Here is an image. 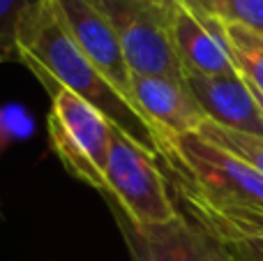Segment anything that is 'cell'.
Returning a JSON list of instances; mask_svg holds the SVG:
<instances>
[{
    "instance_id": "1",
    "label": "cell",
    "mask_w": 263,
    "mask_h": 261,
    "mask_svg": "<svg viewBox=\"0 0 263 261\" xmlns=\"http://www.w3.org/2000/svg\"><path fill=\"white\" fill-rule=\"evenodd\" d=\"M16 63L35 74L49 97L69 90L95 106L120 134L153 157H162L159 132L139 109L77 49L58 23L49 0L28 12L16 35Z\"/></svg>"
},
{
    "instance_id": "2",
    "label": "cell",
    "mask_w": 263,
    "mask_h": 261,
    "mask_svg": "<svg viewBox=\"0 0 263 261\" xmlns=\"http://www.w3.org/2000/svg\"><path fill=\"white\" fill-rule=\"evenodd\" d=\"M178 194L222 213L263 215V174L192 132L162 139V157Z\"/></svg>"
},
{
    "instance_id": "3",
    "label": "cell",
    "mask_w": 263,
    "mask_h": 261,
    "mask_svg": "<svg viewBox=\"0 0 263 261\" xmlns=\"http://www.w3.org/2000/svg\"><path fill=\"white\" fill-rule=\"evenodd\" d=\"M46 127L51 148L67 174L100 194L104 192L114 125L86 100L69 90H60L51 97Z\"/></svg>"
},
{
    "instance_id": "4",
    "label": "cell",
    "mask_w": 263,
    "mask_h": 261,
    "mask_svg": "<svg viewBox=\"0 0 263 261\" xmlns=\"http://www.w3.org/2000/svg\"><path fill=\"white\" fill-rule=\"evenodd\" d=\"M102 194L106 203L116 206L136 225H164L180 213L168 194V180L159 160L118 129L111 139Z\"/></svg>"
},
{
    "instance_id": "5",
    "label": "cell",
    "mask_w": 263,
    "mask_h": 261,
    "mask_svg": "<svg viewBox=\"0 0 263 261\" xmlns=\"http://www.w3.org/2000/svg\"><path fill=\"white\" fill-rule=\"evenodd\" d=\"M116 30L132 74L185 79L168 30V7L145 0H90Z\"/></svg>"
},
{
    "instance_id": "6",
    "label": "cell",
    "mask_w": 263,
    "mask_h": 261,
    "mask_svg": "<svg viewBox=\"0 0 263 261\" xmlns=\"http://www.w3.org/2000/svg\"><path fill=\"white\" fill-rule=\"evenodd\" d=\"M49 5L77 49L132 102V69L116 30L100 9L90 0H49Z\"/></svg>"
},
{
    "instance_id": "7",
    "label": "cell",
    "mask_w": 263,
    "mask_h": 261,
    "mask_svg": "<svg viewBox=\"0 0 263 261\" xmlns=\"http://www.w3.org/2000/svg\"><path fill=\"white\" fill-rule=\"evenodd\" d=\"M168 30H171L173 49L185 74H203V77L240 74L233 63L227 26L222 18L199 16L171 3Z\"/></svg>"
},
{
    "instance_id": "8",
    "label": "cell",
    "mask_w": 263,
    "mask_h": 261,
    "mask_svg": "<svg viewBox=\"0 0 263 261\" xmlns=\"http://www.w3.org/2000/svg\"><path fill=\"white\" fill-rule=\"evenodd\" d=\"M109 211L132 261H208L210 236L182 211L164 225H136L111 203Z\"/></svg>"
},
{
    "instance_id": "9",
    "label": "cell",
    "mask_w": 263,
    "mask_h": 261,
    "mask_svg": "<svg viewBox=\"0 0 263 261\" xmlns=\"http://www.w3.org/2000/svg\"><path fill=\"white\" fill-rule=\"evenodd\" d=\"M132 102L159 132V143L166 137L196 132L208 120L185 79L132 74Z\"/></svg>"
},
{
    "instance_id": "10",
    "label": "cell",
    "mask_w": 263,
    "mask_h": 261,
    "mask_svg": "<svg viewBox=\"0 0 263 261\" xmlns=\"http://www.w3.org/2000/svg\"><path fill=\"white\" fill-rule=\"evenodd\" d=\"M185 83L210 123L263 137V111L250 83L240 74H224V77L185 74Z\"/></svg>"
},
{
    "instance_id": "11",
    "label": "cell",
    "mask_w": 263,
    "mask_h": 261,
    "mask_svg": "<svg viewBox=\"0 0 263 261\" xmlns=\"http://www.w3.org/2000/svg\"><path fill=\"white\" fill-rule=\"evenodd\" d=\"M178 199L182 203L178 208L205 234L213 236L233 261H263V227L252 225L242 217L219 213L182 194H178Z\"/></svg>"
},
{
    "instance_id": "12",
    "label": "cell",
    "mask_w": 263,
    "mask_h": 261,
    "mask_svg": "<svg viewBox=\"0 0 263 261\" xmlns=\"http://www.w3.org/2000/svg\"><path fill=\"white\" fill-rule=\"evenodd\" d=\"M227 26V37L231 44V55L240 77L263 95V37L245 30L240 26Z\"/></svg>"
},
{
    "instance_id": "13",
    "label": "cell",
    "mask_w": 263,
    "mask_h": 261,
    "mask_svg": "<svg viewBox=\"0 0 263 261\" xmlns=\"http://www.w3.org/2000/svg\"><path fill=\"white\" fill-rule=\"evenodd\" d=\"M196 134H201V137H205L208 141L217 143L224 151L233 153V155L240 157L242 162L254 166L259 174H263V137L219 127V125L210 123V120H205V123L196 129Z\"/></svg>"
},
{
    "instance_id": "14",
    "label": "cell",
    "mask_w": 263,
    "mask_h": 261,
    "mask_svg": "<svg viewBox=\"0 0 263 261\" xmlns=\"http://www.w3.org/2000/svg\"><path fill=\"white\" fill-rule=\"evenodd\" d=\"M42 0H0V65L16 63V35L23 18Z\"/></svg>"
},
{
    "instance_id": "15",
    "label": "cell",
    "mask_w": 263,
    "mask_h": 261,
    "mask_svg": "<svg viewBox=\"0 0 263 261\" xmlns=\"http://www.w3.org/2000/svg\"><path fill=\"white\" fill-rule=\"evenodd\" d=\"M217 14L224 23L263 37V0H217Z\"/></svg>"
},
{
    "instance_id": "16",
    "label": "cell",
    "mask_w": 263,
    "mask_h": 261,
    "mask_svg": "<svg viewBox=\"0 0 263 261\" xmlns=\"http://www.w3.org/2000/svg\"><path fill=\"white\" fill-rule=\"evenodd\" d=\"M173 5H180V7L190 9L192 14H199V16H217V0H168Z\"/></svg>"
},
{
    "instance_id": "17",
    "label": "cell",
    "mask_w": 263,
    "mask_h": 261,
    "mask_svg": "<svg viewBox=\"0 0 263 261\" xmlns=\"http://www.w3.org/2000/svg\"><path fill=\"white\" fill-rule=\"evenodd\" d=\"M210 236V234H208ZM208 261H233L229 257V252L222 248V245L217 243V240L210 236V250H208Z\"/></svg>"
},
{
    "instance_id": "18",
    "label": "cell",
    "mask_w": 263,
    "mask_h": 261,
    "mask_svg": "<svg viewBox=\"0 0 263 261\" xmlns=\"http://www.w3.org/2000/svg\"><path fill=\"white\" fill-rule=\"evenodd\" d=\"M185 197V194H182ZM201 203V201H199ZM222 213V211H219ZM227 215H236V217H242V220H247V222H252V225H259L263 227V215H256V213H227Z\"/></svg>"
},
{
    "instance_id": "19",
    "label": "cell",
    "mask_w": 263,
    "mask_h": 261,
    "mask_svg": "<svg viewBox=\"0 0 263 261\" xmlns=\"http://www.w3.org/2000/svg\"><path fill=\"white\" fill-rule=\"evenodd\" d=\"M145 3H153V5H159V7H166V5H171L168 0H145Z\"/></svg>"
},
{
    "instance_id": "20",
    "label": "cell",
    "mask_w": 263,
    "mask_h": 261,
    "mask_svg": "<svg viewBox=\"0 0 263 261\" xmlns=\"http://www.w3.org/2000/svg\"><path fill=\"white\" fill-rule=\"evenodd\" d=\"M250 88H252V86H250ZM252 92H254L256 102H259V106H261V111H263V95H261V92H256V90H254V88H252Z\"/></svg>"
},
{
    "instance_id": "21",
    "label": "cell",
    "mask_w": 263,
    "mask_h": 261,
    "mask_svg": "<svg viewBox=\"0 0 263 261\" xmlns=\"http://www.w3.org/2000/svg\"><path fill=\"white\" fill-rule=\"evenodd\" d=\"M0 222H3V213H0Z\"/></svg>"
}]
</instances>
